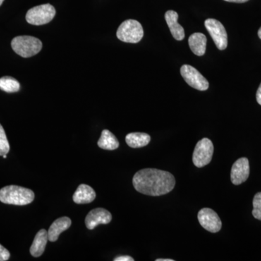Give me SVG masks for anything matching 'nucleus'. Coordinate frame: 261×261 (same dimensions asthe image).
<instances>
[{
  "instance_id": "obj_3",
  "label": "nucleus",
  "mask_w": 261,
  "mask_h": 261,
  "mask_svg": "<svg viewBox=\"0 0 261 261\" xmlns=\"http://www.w3.org/2000/svg\"><path fill=\"white\" fill-rule=\"evenodd\" d=\"M12 48L16 54L23 58L36 56L42 48V43L37 38L31 36H19L12 40Z\"/></svg>"
},
{
  "instance_id": "obj_7",
  "label": "nucleus",
  "mask_w": 261,
  "mask_h": 261,
  "mask_svg": "<svg viewBox=\"0 0 261 261\" xmlns=\"http://www.w3.org/2000/svg\"><path fill=\"white\" fill-rule=\"evenodd\" d=\"M205 28L220 50H224L228 45L227 33L223 24L216 19L209 18L205 21Z\"/></svg>"
},
{
  "instance_id": "obj_13",
  "label": "nucleus",
  "mask_w": 261,
  "mask_h": 261,
  "mask_svg": "<svg viewBox=\"0 0 261 261\" xmlns=\"http://www.w3.org/2000/svg\"><path fill=\"white\" fill-rule=\"evenodd\" d=\"M71 226V220L68 217H61L56 220L51 224L48 230V239L49 241L56 242L59 238L60 234L66 231Z\"/></svg>"
},
{
  "instance_id": "obj_16",
  "label": "nucleus",
  "mask_w": 261,
  "mask_h": 261,
  "mask_svg": "<svg viewBox=\"0 0 261 261\" xmlns=\"http://www.w3.org/2000/svg\"><path fill=\"white\" fill-rule=\"evenodd\" d=\"M207 38L203 34L195 33L189 38V45L194 54L197 56H203L205 53Z\"/></svg>"
},
{
  "instance_id": "obj_28",
  "label": "nucleus",
  "mask_w": 261,
  "mask_h": 261,
  "mask_svg": "<svg viewBox=\"0 0 261 261\" xmlns=\"http://www.w3.org/2000/svg\"><path fill=\"white\" fill-rule=\"evenodd\" d=\"M3 2H4V0H0V6L3 4Z\"/></svg>"
},
{
  "instance_id": "obj_5",
  "label": "nucleus",
  "mask_w": 261,
  "mask_h": 261,
  "mask_svg": "<svg viewBox=\"0 0 261 261\" xmlns=\"http://www.w3.org/2000/svg\"><path fill=\"white\" fill-rule=\"evenodd\" d=\"M56 14V10L53 5H42L29 10L25 15V19L32 25H44L51 21Z\"/></svg>"
},
{
  "instance_id": "obj_26",
  "label": "nucleus",
  "mask_w": 261,
  "mask_h": 261,
  "mask_svg": "<svg viewBox=\"0 0 261 261\" xmlns=\"http://www.w3.org/2000/svg\"><path fill=\"white\" fill-rule=\"evenodd\" d=\"M156 261H174L173 259H163V258H159L157 259Z\"/></svg>"
},
{
  "instance_id": "obj_15",
  "label": "nucleus",
  "mask_w": 261,
  "mask_h": 261,
  "mask_svg": "<svg viewBox=\"0 0 261 261\" xmlns=\"http://www.w3.org/2000/svg\"><path fill=\"white\" fill-rule=\"evenodd\" d=\"M47 241H49L47 231L45 229L38 231L30 248L31 255L35 257L41 256L45 250Z\"/></svg>"
},
{
  "instance_id": "obj_24",
  "label": "nucleus",
  "mask_w": 261,
  "mask_h": 261,
  "mask_svg": "<svg viewBox=\"0 0 261 261\" xmlns=\"http://www.w3.org/2000/svg\"><path fill=\"white\" fill-rule=\"evenodd\" d=\"M257 102L261 106V84L259 86L258 89H257L256 93Z\"/></svg>"
},
{
  "instance_id": "obj_18",
  "label": "nucleus",
  "mask_w": 261,
  "mask_h": 261,
  "mask_svg": "<svg viewBox=\"0 0 261 261\" xmlns=\"http://www.w3.org/2000/svg\"><path fill=\"white\" fill-rule=\"evenodd\" d=\"M97 145L103 149L114 150L119 147V142L117 140L116 136L111 133L109 130L105 129L101 134Z\"/></svg>"
},
{
  "instance_id": "obj_20",
  "label": "nucleus",
  "mask_w": 261,
  "mask_h": 261,
  "mask_svg": "<svg viewBox=\"0 0 261 261\" xmlns=\"http://www.w3.org/2000/svg\"><path fill=\"white\" fill-rule=\"evenodd\" d=\"M10 151L9 142L3 127L0 124V156L7 154Z\"/></svg>"
},
{
  "instance_id": "obj_27",
  "label": "nucleus",
  "mask_w": 261,
  "mask_h": 261,
  "mask_svg": "<svg viewBox=\"0 0 261 261\" xmlns=\"http://www.w3.org/2000/svg\"><path fill=\"white\" fill-rule=\"evenodd\" d=\"M257 34H258V37L261 39V27L260 29H259L258 32H257Z\"/></svg>"
},
{
  "instance_id": "obj_1",
  "label": "nucleus",
  "mask_w": 261,
  "mask_h": 261,
  "mask_svg": "<svg viewBox=\"0 0 261 261\" xmlns=\"http://www.w3.org/2000/svg\"><path fill=\"white\" fill-rule=\"evenodd\" d=\"M176 185L174 176L168 171L155 168H145L135 173L133 185L143 195L161 196L172 191Z\"/></svg>"
},
{
  "instance_id": "obj_29",
  "label": "nucleus",
  "mask_w": 261,
  "mask_h": 261,
  "mask_svg": "<svg viewBox=\"0 0 261 261\" xmlns=\"http://www.w3.org/2000/svg\"><path fill=\"white\" fill-rule=\"evenodd\" d=\"M3 157L4 158V159H7V154H4Z\"/></svg>"
},
{
  "instance_id": "obj_9",
  "label": "nucleus",
  "mask_w": 261,
  "mask_h": 261,
  "mask_svg": "<svg viewBox=\"0 0 261 261\" xmlns=\"http://www.w3.org/2000/svg\"><path fill=\"white\" fill-rule=\"evenodd\" d=\"M197 218L201 226L207 231L211 233H216L221 230L222 223L219 215L212 209L207 207L201 209L199 211Z\"/></svg>"
},
{
  "instance_id": "obj_6",
  "label": "nucleus",
  "mask_w": 261,
  "mask_h": 261,
  "mask_svg": "<svg viewBox=\"0 0 261 261\" xmlns=\"http://www.w3.org/2000/svg\"><path fill=\"white\" fill-rule=\"evenodd\" d=\"M214 144L207 138L199 141L194 150L192 161L197 168H202L211 163L214 154Z\"/></svg>"
},
{
  "instance_id": "obj_8",
  "label": "nucleus",
  "mask_w": 261,
  "mask_h": 261,
  "mask_svg": "<svg viewBox=\"0 0 261 261\" xmlns=\"http://www.w3.org/2000/svg\"><path fill=\"white\" fill-rule=\"evenodd\" d=\"M181 74L190 87L200 91H205L208 89L209 82L191 65H184L181 68Z\"/></svg>"
},
{
  "instance_id": "obj_23",
  "label": "nucleus",
  "mask_w": 261,
  "mask_h": 261,
  "mask_svg": "<svg viewBox=\"0 0 261 261\" xmlns=\"http://www.w3.org/2000/svg\"><path fill=\"white\" fill-rule=\"evenodd\" d=\"M135 259L133 257L128 256V255H122V256L116 257L114 261H134Z\"/></svg>"
},
{
  "instance_id": "obj_11",
  "label": "nucleus",
  "mask_w": 261,
  "mask_h": 261,
  "mask_svg": "<svg viewBox=\"0 0 261 261\" xmlns=\"http://www.w3.org/2000/svg\"><path fill=\"white\" fill-rule=\"evenodd\" d=\"M112 220V215L109 211L101 207L91 211L85 219V224L88 229H94L99 224H108Z\"/></svg>"
},
{
  "instance_id": "obj_12",
  "label": "nucleus",
  "mask_w": 261,
  "mask_h": 261,
  "mask_svg": "<svg viewBox=\"0 0 261 261\" xmlns=\"http://www.w3.org/2000/svg\"><path fill=\"white\" fill-rule=\"evenodd\" d=\"M178 13L173 10H168L165 14V19L173 38L176 40L181 41L185 38V33L183 27L178 23Z\"/></svg>"
},
{
  "instance_id": "obj_22",
  "label": "nucleus",
  "mask_w": 261,
  "mask_h": 261,
  "mask_svg": "<svg viewBox=\"0 0 261 261\" xmlns=\"http://www.w3.org/2000/svg\"><path fill=\"white\" fill-rule=\"evenodd\" d=\"M10 257V252L3 245H0V261L8 260Z\"/></svg>"
},
{
  "instance_id": "obj_19",
  "label": "nucleus",
  "mask_w": 261,
  "mask_h": 261,
  "mask_svg": "<svg viewBox=\"0 0 261 261\" xmlns=\"http://www.w3.org/2000/svg\"><path fill=\"white\" fill-rule=\"evenodd\" d=\"M19 82L13 77L4 76L0 79V89L8 93H13L20 90Z\"/></svg>"
},
{
  "instance_id": "obj_10",
  "label": "nucleus",
  "mask_w": 261,
  "mask_h": 261,
  "mask_svg": "<svg viewBox=\"0 0 261 261\" xmlns=\"http://www.w3.org/2000/svg\"><path fill=\"white\" fill-rule=\"evenodd\" d=\"M250 176V164L248 159L241 158L233 163L231 171V182L234 185H240L246 181Z\"/></svg>"
},
{
  "instance_id": "obj_14",
  "label": "nucleus",
  "mask_w": 261,
  "mask_h": 261,
  "mask_svg": "<svg viewBox=\"0 0 261 261\" xmlns=\"http://www.w3.org/2000/svg\"><path fill=\"white\" fill-rule=\"evenodd\" d=\"M96 192L92 187L87 185H80L73 196V200L76 204H88L93 202Z\"/></svg>"
},
{
  "instance_id": "obj_25",
  "label": "nucleus",
  "mask_w": 261,
  "mask_h": 261,
  "mask_svg": "<svg viewBox=\"0 0 261 261\" xmlns=\"http://www.w3.org/2000/svg\"><path fill=\"white\" fill-rule=\"evenodd\" d=\"M224 1L228 2V3H246L248 0H224Z\"/></svg>"
},
{
  "instance_id": "obj_17",
  "label": "nucleus",
  "mask_w": 261,
  "mask_h": 261,
  "mask_svg": "<svg viewBox=\"0 0 261 261\" xmlns=\"http://www.w3.org/2000/svg\"><path fill=\"white\" fill-rule=\"evenodd\" d=\"M150 136L146 133H130L126 135V142L127 145L132 148H140L145 147L150 142Z\"/></svg>"
},
{
  "instance_id": "obj_2",
  "label": "nucleus",
  "mask_w": 261,
  "mask_h": 261,
  "mask_svg": "<svg viewBox=\"0 0 261 261\" xmlns=\"http://www.w3.org/2000/svg\"><path fill=\"white\" fill-rule=\"evenodd\" d=\"M34 197L35 195L32 190L16 185L5 187L0 190V201L8 205H29Z\"/></svg>"
},
{
  "instance_id": "obj_21",
  "label": "nucleus",
  "mask_w": 261,
  "mask_h": 261,
  "mask_svg": "<svg viewBox=\"0 0 261 261\" xmlns=\"http://www.w3.org/2000/svg\"><path fill=\"white\" fill-rule=\"evenodd\" d=\"M252 205H253L252 216L255 219L261 221V192H257L256 195L254 196Z\"/></svg>"
},
{
  "instance_id": "obj_4",
  "label": "nucleus",
  "mask_w": 261,
  "mask_h": 261,
  "mask_svg": "<svg viewBox=\"0 0 261 261\" xmlns=\"http://www.w3.org/2000/svg\"><path fill=\"white\" fill-rule=\"evenodd\" d=\"M116 35L122 42L135 44L143 37V28L137 20H126L118 27Z\"/></svg>"
}]
</instances>
